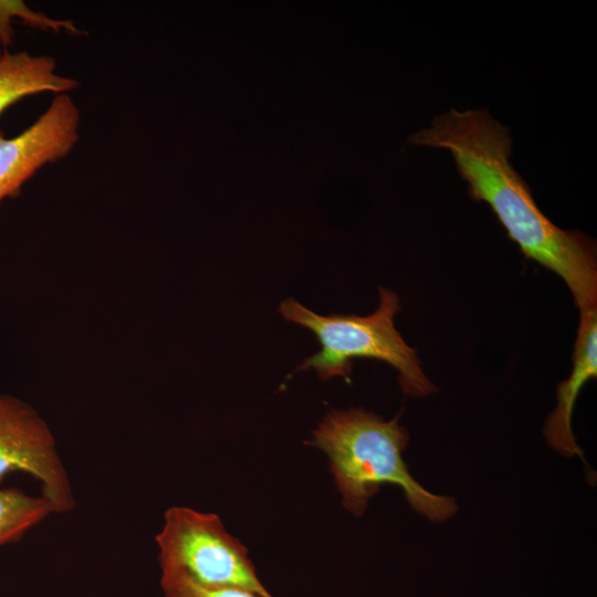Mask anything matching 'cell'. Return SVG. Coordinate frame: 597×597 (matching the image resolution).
Segmentation results:
<instances>
[{"label":"cell","instance_id":"4","mask_svg":"<svg viewBox=\"0 0 597 597\" xmlns=\"http://www.w3.org/2000/svg\"><path fill=\"white\" fill-rule=\"evenodd\" d=\"M161 576H181L205 587H234L273 597L260 580L247 547L214 513L171 506L155 536Z\"/></svg>","mask_w":597,"mask_h":597},{"label":"cell","instance_id":"3","mask_svg":"<svg viewBox=\"0 0 597 597\" xmlns=\"http://www.w3.org/2000/svg\"><path fill=\"white\" fill-rule=\"evenodd\" d=\"M400 311L398 295L379 287V304L366 316L354 314L320 315L290 297L279 312L284 320L308 328L321 344L320 352L305 358L297 370L314 369L318 378L342 377L350 383L353 359L368 358L390 365L398 374L401 390L412 397L437 391L425 374L417 350L395 327Z\"/></svg>","mask_w":597,"mask_h":597},{"label":"cell","instance_id":"9","mask_svg":"<svg viewBox=\"0 0 597 597\" xmlns=\"http://www.w3.org/2000/svg\"><path fill=\"white\" fill-rule=\"evenodd\" d=\"M51 514L55 510L44 495L0 489V547L18 541Z\"/></svg>","mask_w":597,"mask_h":597},{"label":"cell","instance_id":"7","mask_svg":"<svg viewBox=\"0 0 597 597\" xmlns=\"http://www.w3.org/2000/svg\"><path fill=\"white\" fill-rule=\"evenodd\" d=\"M579 313L573 368L568 378L557 385L556 406L545 421L544 436L555 451L568 458L578 455L585 462L573 432L572 416L580 390L597 377V307Z\"/></svg>","mask_w":597,"mask_h":597},{"label":"cell","instance_id":"10","mask_svg":"<svg viewBox=\"0 0 597 597\" xmlns=\"http://www.w3.org/2000/svg\"><path fill=\"white\" fill-rule=\"evenodd\" d=\"M164 597H261L234 587H205L181 576H160Z\"/></svg>","mask_w":597,"mask_h":597},{"label":"cell","instance_id":"1","mask_svg":"<svg viewBox=\"0 0 597 597\" xmlns=\"http://www.w3.org/2000/svg\"><path fill=\"white\" fill-rule=\"evenodd\" d=\"M416 146L451 153L474 201L489 205L507 237L526 259L558 275L582 311L597 307V255L594 240L553 223L510 163L512 137L486 108L437 115L430 126L408 137Z\"/></svg>","mask_w":597,"mask_h":597},{"label":"cell","instance_id":"8","mask_svg":"<svg viewBox=\"0 0 597 597\" xmlns=\"http://www.w3.org/2000/svg\"><path fill=\"white\" fill-rule=\"evenodd\" d=\"M54 59L27 51L0 54V115L20 100L41 93L69 94L76 80L56 73Z\"/></svg>","mask_w":597,"mask_h":597},{"label":"cell","instance_id":"5","mask_svg":"<svg viewBox=\"0 0 597 597\" xmlns=\"http://www.w3.org/2000/svg\"><path fill=\"white\" fill-rule=\"evenodd\" d=\"M11 472H23L39 481L42 495L55 513H69L76 506L69 473L46 421L29 404L0 395V481Z\"/></svg>","mask_w":597,"mask_h":597},{"label":"cell","instance_id":"6","mask_svg":"<svg viewBox=\"0 0 597 597\" xmlns=\"http://www.w3.org/2000/svg\"><path fill=\"white\" fill-rule=\"evenodd\" d=\"M80 111L69 94H57L44 113L19 135L0 129V203L17 197L38 170L66 157L78 140Z\"/></svg>","mask_w":597,"mask_h":597},{"label":"cell","instance_id":"2","mask_svg":"<svg viewBox=\"0 0 597 597\" xmlns=\"http://www.w3.org/2000/svg\"><path fill=\"white\" fill-rule=\"evenodd\" d=\"M398 419L399 415L386 421L362 408L332 410L307 443L327 455L342 503L352 514L363 515L380 486L394 484L417 513L443 522L458 511L457 502L429 492L412 478L402 458L409 434Z\"/></svg>","mask_w":597,"mask_h":597}]
</instances>
